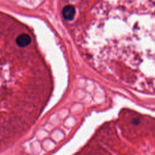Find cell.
I'll return each instance as SVG.
<instances>
[{"label": "cell", "instance_id": "1", "mask_svg": "<svg viewBox=\"0 0 155 155\" xmlns=\"http://www.w3.org/2000/svg\"><path fill=\"white\" fill-rule=\"evenodd\" d=\"M66 21L97 68L136 87L155 81V0H63Z\"/></svg>", "mask_w": 155, "mask_h": 155}]
</instances>
